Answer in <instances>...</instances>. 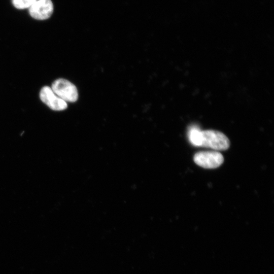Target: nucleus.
Here are the masks:
<instances>
[{
    "label": "nucleus",
    "instance_id": "obj_1",
    "mask_svg": "<svg viewBox=\"0 0 274 274\" xmlns=\"http://www.w3.org/2000/svg\"><path fill=\"white\" fill-rule=\"evenodd\" d=\"M198 146L215 150H226L230 146L228 138L222 132L215 130L199 131Z\"/></svg>",
    "mask_w": 274,
    "mask_h": 274
},
{
    "label": "nucleus",
    "instance_id": "obj_2",
    "mask_svg": "<svg viewBox=\"0 0 274 274\" xmlns=\"http://www.w3.org/2000/svg\"><path fill=\"white\" fill-rule=\"evenodd\" d=\"M51 88L58 96L66 102H75L78 99V93L76 87L66 79L56 80Z\"/></svg>",
    "mask_w": 274,
    "mask_h": 274
},
{
    "label": "nucleus",
    "instance_id": "obj_3",
    "mask_svg": "<svg viewBox=\"0 0 274 274\" xmlns=\"http://www.w3.org/2000/svg\"><path fill=\"white\" fill-rule=\"evenodd\" d=\"M194 162L204 168H216L219 167L224 161L222 154L218 151H200L193 156Z\"/></svg>",
    "mask_w": 274,
    "mask_h": 274
},
{
    "label": "nucleus",
    "instance_id": "obj_4",
    "mask_svg": "<svg viewBox=\"0 0 274 274\" xmlns=\"http://www.w3.org/2000/svg\"><path fill=\"white\" fill-rule=\"evenodd\" d=\"M41 100L48 107L54 111H62L66 109V101L58 96L51 87L46 86L40 92Z\"/></svg>",
    "mask_w": 274,
    "mask_h": 274
},
{
    "label": "nucleus",
    "instance_id": "obj_5",
    "mask_svg": "<svg viewBox=\"0 0 274 274\" xmlns=\"http://www.w3.org/2000/svg\"><path fill=\"white\" fill-rule=\"evenodd\" d=\"M53 11V5L51 0H37L29 8V14L32 17L38 20L49 18Z\"/></svg>",
    "mask_w": 274,
    "mask_h": 274
},
{
    "label": "nucleus",
    "instance_id": "obj_6",
    "mask_svg": "<svg viewBox=\"0 0 274 274\" xmlns=\"http://www.w3.org/2000/svg\"><path fill=\"white\" fill-rule=\"evenodd\" d=\"M37 0H12V3L17 9H24L30 7Z\"/></svg>",
    "mask_w": 274,
    "mask_h": 274
}]
</instances>
